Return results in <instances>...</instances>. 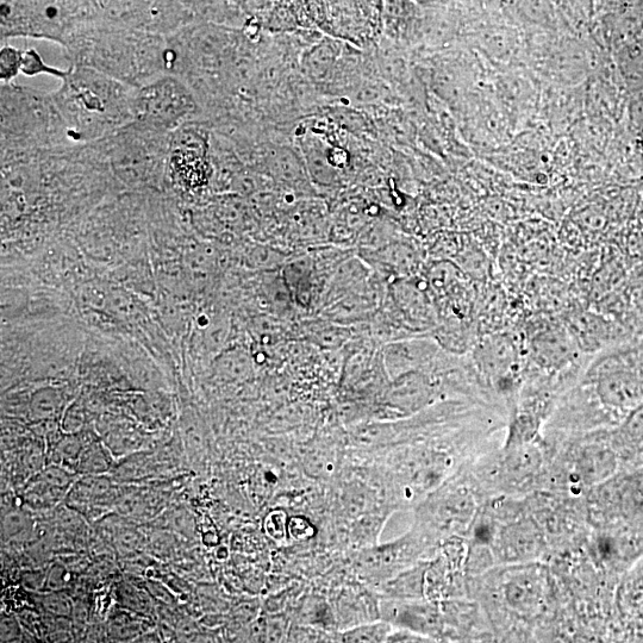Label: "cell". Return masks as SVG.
Here are the masks:
<instances>
[{
    "label": "cell",
    "instance_id": "cell-1",
    "mask_svg": "<svg viewBox=\"0 0 643 643\" xmlns=\"http://www.w3.org/2000/svg\"><path fill=\"white\" fill-rule=\"evenodd\" d=\"M68 72L59 95L62 111L79 133H102L126 118L121 86L91 70Z\"/></svg>",
    "mask_w": 643,
    "mask_h": 643
},
{
    "label": "cell",
    "instance_id": "cell-2",
    "mask_svg": "<svg viewBox=\"0 0 643 643\" xmlns=\"http://www.w3.org/2000/svg\"><path fill=\"white\" fill-rule=\"evenodd\" d=\"M597 392L608 407L630 411L643 402V382L639 374L630 368L607 366L599 374Z\"/></svg>",
    "mask_w": 643,
    "mask_h": 643
},
{
    "label": "cell",
    "instance_id": "cell-3",
    "mask_svg": "<svg viewBox=\"0 0 643 643\" xmlns=\"http://www.w3.org/2000/svg\"><path fill=\"white\" fill-rule=\"evenodd\" d=\"M187 96L176 83H159L147 86L142 95L137 98L135 111L137 115L147 118V121L160 124H173L178 118L187 114Z\"/></svg>",
    "mask_w": 643,
    "mask_h": 643
},
{
    "label": "cell",
    "instance_id": "cell-4",
    "mask_svg": "<svg viewBox=\"0 0 643 643\" xmlns=\"http://www.w3.org/2000/svg\"><path fill=\"white\" fill-rule=\"evenodd\" d=\"M505 590L510 607L524 614H534L545 602V588L541 579L533 574H521L511 579Z\"/></svg>",
    "mask_w": 643,
    "mask_h": 643
},
{
    "label": "cell",
    "instance_id": "cell-5",
    "mask_svg": "<svg viewBox=\"0 0 643 643\" xmlns=\"http://www.w3.org/2000/svg\"><path fill=\"white\" fill-rule=\"evenodd\" d=\"M515 346L505 336H493L482 348L483 367L492 376L502 377L513 370L516 360Z\"/></svg>",
    "mask_w": 643,
    "mask_h": 643
},
{
    "label": "cell",
    "instance_id": "cell-6",
    "mask_svg": "<svg viewBox=\"0 0 643 643\" xmlns=\"http://www.w3.org/2000/svg\"><path fill=\"white\" fill-rule=\"evenodd\" d=\"M616 465V455L610 449H598L591 455H586L582 468L586 479L591 482H601L614 473Z\"/></svg>",
    "mask_w": 643,
    "mask_h": 643
},
{
    "label": "cell",
    "instance_id": "cell-7",
    "mask_svg": "<svg viewBox=\"0 0 643 643\" xmlns=\"http://www.w3.org/2000/svg\"><path fill=\"white\" fill-rule=\"evenodd\" d=\"M21 73L27 77H36L39 76V74H49V76L61 79H65L68 74L66 71H61L58 70V68L45 64L41 55L37 53L34 48L22 51Z\"/></svg>",
    "mask_w": 643,
    "mask_h": 643
},
{
    "label": "cell",
    "instance_id": "cell-8",
    "mask_svg": "<svg viewBox=\"0 0 643 643\" xmlns=\"http://www.w3.org/2000/svg\"><path fill=\"white\" fill-rule=\"evenodd\" d=\"M624 442L634 448H643V402L629 411L621 428Z\"/></svg>",
    "mask_w": 643,
    "mask_h": 643
},
{
    "label": "cell",
    "instance_id": "cell-9",
    "mask_svg": "<svg viewBox=\"0 0 643 643\" xmlns=\"http://www.w3.org/2000/svg\"><path fill=\"white\" fill-rule=\"evenodd\" d=\"M536 349H538L536 352L539 358L546 362L564 360L568 354L567 341L558 334L540 337Z\"/></svg>",
    "mask_w": 643,
    "mask_h": 643
},
{
    "label": "cell",
    "instance_id": "cell-10",
    "mask_svg": "<svg viewBox=\"0 0 643 643\" xmlns=\"http://www.w3.org/2000/svg\"><path fill=\"white\" fill-rule=\"evenodd\" d=\"M61 403L60 393L54 389H45L37 392L33 397L31 408L36 416L41 418L52 417L58 411Z\"/></svg>",
    "mask_w": 643,
    "mask_h": 643
},
{
    "label": "cell",
    "instance_id": "cell-11",
    "mask_svg": "<svg viewBox=\"0 0 643 643\" xmlns=\"http://www.w3.org/2000/svg\"><path fill=\"white\" fill-rule=\"evenodd\" d=\"M22 51L14 47H4L0 52V79L9 83L21 73Z\"/></svg>",
    "mask_w": 643,
    "mask_h": 643
},
{
    "label": "cell",
    "instance_id": "cell-12",
    "mask_svg": "<svg viewBox=\"0 0 643 643\" xmlns=\"http://www.w3.org/2000/svg\"><path fill=\"white\" fill-rule=\"evenodd\" d=\"M287 526H289V520H287V515L283 510H274L265 518V532L273 540H285L286 534L289 532Z\"/></svg>",
    "mask_w": 643,
    "mask_h": 643
},
{
    "label": "cell",
    "instance_id": "cell-13",
    "mask_svg": "<svg viewBox=\"0 0 643 643\" xmlns=\"http://www.w3.org/2000/svg\"><path fill=\"white\" fill-rule=\"evenodd\" d=\"M387 627L383 624H374L352 630L345 635L346 642H378L387 638Z\"/></svg>",
    "mask_w": 643,
    "mask_h": 643
},
{
    "label": "cell",
    "instance_id": "cell-14",
    "mask_svg": "<svg viewBox=\"0 0 643 643\" xmlns=\"http://www.w3.org/2000/svg\"><path fill=\"white\" fill-rule=\"evenodd\" d=\"M287 529H289L291 538L296 541H308L314 538L316 533L314 526H312L307 518L301 516L291 517Z\"/></svg>",
    "mask_w": 643,
    "mask_h": 643
},
{
    "label": "cell",
    "instance_id": "cell-15",
    "mask_svg": "<svg viewBox=\"0 0 643 643\" xmlns=\"http://www.w3.org/2000/svg\"><path fill=\"white\" fill-rule=\"evenodd\" d=\"M212 259L214 257L210 253H206L205 249H195V251L187 254L186 262L192 273L204 276L211 270L212 262H214Z\"/></svg>",
    "mask_w": 643,
    "mask_h": 643
},
{
    "label": "cell",
    "instance_id": "cell-16",
    "mask_svg": "<svg viewBox=\"0 0 643 643\" xmlns=\"http://www.w3.org/2000/svg\"><path fill=\"white\" fill-rule=\"evenodd\" d=\"M248 364L249 358L247 357V354L240 351L226 354L221 360L223 371L232 374V376H236L237 373L246 371Z\"/></svg>",
    "mask_w": 643,
    "mask_h": 643
},
{
    "label": "cell",
    "instance_id": "cell-17",
    "mask_svg": "<svg viewBox=\"0 0 643 643\" xmlns=\"http://www.w3.org/2000/svg\"><path fill=\"white\" fill-rule=\"evenodd\" d=\"M228 335V323L227 321L220 320L215 323H212L208 329V336H206V341L212 349L220 348L223 345V342L226 341Z\"/></svg>",
    "mask_w": 643,
    "mask_h": 643
},
{
    "label": "cell",
    "instance_id": "cell-18",
    "mask_svg": "<svg viewBox=\"0 0 643 643\" xmlns=\"http://www.w3.org/2000/svg\"><path fill=\"white\" fill-rule=\"evenodd\" d=\"M45 607L55 615H70V603L67 602V599L61 596L52 595L47 597Z\"/></svg>",
    "mask_w": 643,
    "mask_h": 643
},
{
    "label": "cell",
    "instance_id": "cell-19",
    "mask_svg": "<svg viewBox=\"0 0 643 643\" xmlns=\"http://www.w3.org/2000/svg\"><path fill=\"white\" fill-rule=\"evenodd\" d=\"M280 255H274V252H268L266 249H259L252 253V261L254 266L264 267L272 266L271 264H278Z\"/></svg>",
    "mask_w": 643,
    "mask_h": 643
},
{
    "label": "cell",
    "instance_id": "cell-20",
    "mask_svg": "<svg viewBox=\"0 0 643 643\" xmlns=\"http://www.w3.org/2000/svg\"><path fill=\"white\" fill-rule=\"evenodd\" d=\"M18 633H20V629H18L17 623L15 621H11L10 618H5L2 622L3 641H11L12 639H15Z\"/></svg>",
    "mask_w": 643,
    "mask_h": 643
}]
</instances>
